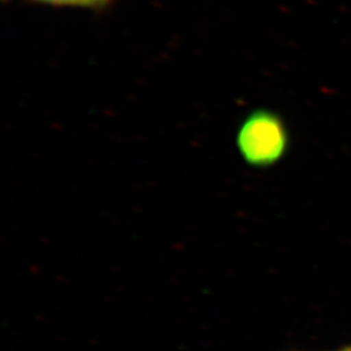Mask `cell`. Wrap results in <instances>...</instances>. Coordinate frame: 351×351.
I'll list each match as a JSON object with an SVG mask.
<instances>
[{
  "mask_svg": "<svg viewBox=\"0 0 351 351\" xmlns=\"http://www.w3.org/2000/svg\"><path fill=\"white\" fill-rule=\"evenodd\" d=\"M339 351H351V348H345V349H342V350Z\"/></svg>",
  "mask_w": 351,
  "mask_h": 351,
  "instance_id": "3",
  "label": "cell"
},
{
  "mask_svg": "<svg viewBox=\"0 0 351 351\" xmlns=\"http://www.w3.org/2000/svg\"><path fill=\"white\" fill-rule=\"evenodd\" d=\"M236 146L241 159L251 168H271L288 154V126L278 113L265 108L254 110L239 124Z\"/></svg>",
  "mask_w": 351,
  "mask_h": 351,
  "instance_id": "1",
  "label": "cell"
},
{
  "mask_svg": "<svg viewBox=\"0 0 351 351\" xmlns=\"http://www.w3.org/2000/svg\"><path fill=\"white\" fill-rule=\"evenodd\" d=\"M4 1H13V0H4ZM23 1L52 7V8H75V10H88L91 12H104L112 7L116 0H23Z\"/></svg>",
  "mask_w": 351,
  "mask_h": 351,
  "instance_id": "2",
  "label": "cell"
}]
</instances>
